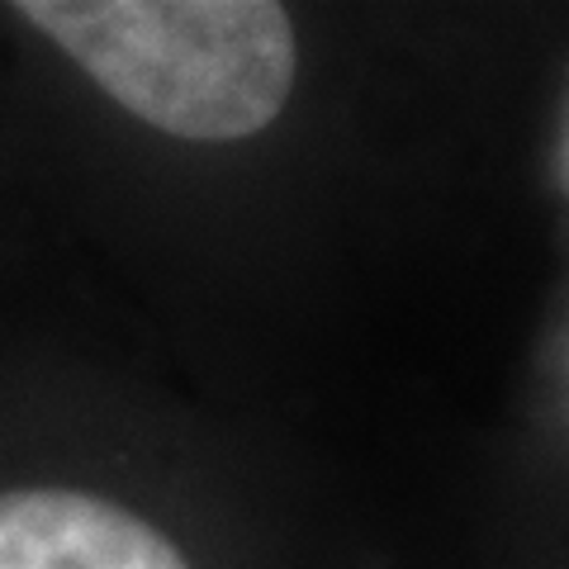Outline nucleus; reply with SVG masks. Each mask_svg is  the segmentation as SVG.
Instances as JSON below:
<instances>
[{"instance_id": "f257e3e1", "label": "nucleus", "mask_w": 569, "mask_h": 569, "mask_svg": "<svg viewBox=\"0 0 569 569\" xmlns=\"http://www.w3.org/2000/svg\"><path fill=\"white\" fill-rule=\"evenodd\" d=\"M14 14L171 138H252L295 86V24L271 0H20Z\"/></svg>"}, {"instance_id": "f03ea898", "label": "nucleus", "mask_w": 569, "mask_h": 569, "mask_svg": "<svg viewBox=\"0 0 569 569\" xmlns=\"http://www.w3.org/2000/svg\"><path fill=\"white\" fill-rule=\"evenodd\" d=\"M0 569H190L171 537L81 489L0 493Z\"/></svg>"}]
</instances>
